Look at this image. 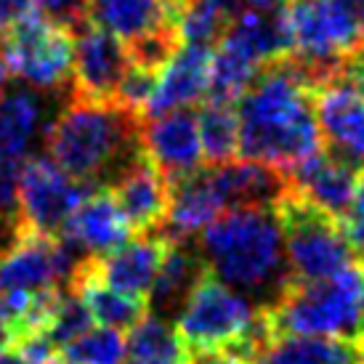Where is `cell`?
Wrapping results in <instances>:
<instances>
[{
    "mask_svg": "<svg viewBox=\"0 0 364 364\" xmlns=\"http://www.w3.org/2000/svg\"><path fill=\"white\" fill-rule=\"evenodd\" d=\"M314 99L316 88L293 56L263 67L253 88L237 104L240 154L282 173H293L322 154Z\"/></svg>",
    "mask_w": 364,
    "mask_h": 364,
    "instance_id": "6da1fadb",
    "label": "cell"
},
{
    "mask_svg": "<svg viewBox=\"0 0 364 364\" xmlns=\"http://www.w3.org/2000/svg\"><path fill=\"white\" fill-rule=\"evenodd\" d=\"M205 269L258 309H269L290 287L282 223L274 208L229 210L197 237Z\"/></svg>",
    "mask_w": 364,
    "mask_h": 364,
    "instance_id": "7a4b0ae2",
    "label": "cell"
},
{
    "mask_svg": "<svg viewBox=\"0 0 364 364\" xmlns=\"http://www.w3.org/2000/svg\"><path fill=\"white\" fill-rule=\"evenodd\" d=\"M141 117L114 102H88L70 96L48 120L43 144L64 173L96 189L109 186L141 154Z\"/></svg>",
    "mask_w": 364,
    "mask_h": 364,
    "instance_id": "3957f363",
    "label": "cell"
},
{
    "mask_svg": "<svg viewBox=\"0 0 364 364\" xmlns=\"http://www.w3.org/2000/svg\"><path fill=\"white\" fill-rule=\"evenodd\" d=\"M364 263H351L330 279L290 284L269 314L279 338H364Z\"/></svg>",
    "mask_w": 364,
    "mask_h": 364,
    "instance_id": "277c9868",
    "label": "cell"
},
{
    "mask_svg": "<svg viewBox=\"0 0 364 364\" xmlns=\"http://www.w3.org/2000/svg\"><path fill=\"white\" fill-rule=\"evenodd\" d=\"M274 210L282 223L290 284L322 282L356 263L343 223L322 213L293 186Z\"/></svg>",
    "mask_w": 364,
    "mask_h": 364,
    "instance_id": "5b68a950",
    "label": "cell"
},
{
    "mask_svg": "<svg viewBox=\"0 0 364 364\" xmlns=\"http://www.w3.org/2000/svg\"><path fill=\"white\" fill-rule=\"evenodd\" d=\"M72 30L43 11L30 14L0 38L6 72L35 93H64L67 85L72 88Z\"/></svg>",
    "mask_w": 364,
    "mask_h": 364,
    "instance_id": "8992f818",
    "label": "cell"
},
{
    "mask_svg": "<svg viewBox=\"0 0 364 364\" xmlns=\"http://www.w3.org/2000/svg\"><path fill=\"white\" fill-rule=\"evenodd\" d=\"M255 311L258 306L208 272L178 311L176 333L186 354L226 351L247 330Z\"/></svg>",
    "mask_w": 364,
    "mask_h": 364,
    "instance_id": "52a82bcc",
    "label": "cell"
},
{
    "mask_svg": "<svg viewBox=\"0 0 364 364\" xmlns=\"http://www.w3.org/2000/svg\"><path fill=\"white\" fill-rule=\"evenodd\" d=\"M93 192L96 186L72 178L53 160L35 154L19 173V226L24 232L59 237L72 213Z\"/></svg>",
    "mask_w": 364,
    "mask_h": 364,
    "instance_id": "ba28073f",
    "label": "cell"
},
{
    "mask_svg": "<svg viewBox=\"0 0 364 364\" xmlns=\"http://www.w3.org/2000/svg\"><path fill=\"white\" fill-rule=\"evenodd\" d=\"M82 261L85 258L75 253L61 237L21 229L16 242L0 255V298L70 290L72 277Z\"/></svg>",
    "mask_w": 364,
    "mask_h": 364,
    "instance_id": "9c48e42d",
    "label": "cell"
},
{
    "mask_svg": "<svg viewBox=\"0 0 364 364\" xmlns=\"http://www.w3.org/2000/svg\"><path fill=\"white\" fill-rule=\"evenodd\" d=\"M324 152L364 173V80L346 67L314 99Z\"/></svg>",
    "mask_w": 364,
    "mask_h": 364,
    "instance_id": "30bf717a",
    "label": "cell"
},
{
    "mask_svg": "<svg viewBox=\"0 0 364 364\" xmlns=\"http://www.w3.org/2000/svg\"><path fill=\"white\" fill-rule=\"evenodd\" d=\"M72 96L88 102H114L117 85L131 67L128 46L109 32L80 19L72 24Z\"/></svg>",
    "mask_w": 364,
    "mask_h": 364,
    "instance_id": "8fae6325",
    "label": "cell"
},
{
    "mask_svg": "<svg viewBox=\"0 0 364 364\" xmlns=\"http://www.w3.org/2000/svg\"><path fill=\"white\" fill-rule=\"evenodd\" d=\"M139 139H141V152L160 171L168 186L203 168L205 157L200 125L192 109L144 117Z\"/></svg>",
    "mask_w": 364,
    "mask_h": 364,
    "instance_id": "7c38bea8",
    "label": "cell"
},
{
    "mask_svg": "<svg viewBox=\"0 0 364 364\" xmlns=\"http://www.w3.org/2000/svg\"><path fill=\"white\" fill-rule=\"evenodd\" d=\"M107 189L114 194V203L120 205L133 234L144 237V234H160L165 229L171 208V186L144 152Z\"/></svg>",
    "mask_w": 364,
    "mask_h": 364,
    "instance_id": "4fadbf2b",
    "label": "cell"
},
{
    "mask_svg": "<svg viewBox=\"0 0 364 364\" xmlns=\"http://www.w3.org/2000/svg\"><path fill=\"white\" fill-rule=\"evenodd\" d=\"M131 223L122 215L120 205L114 203V194L104 186V189H96L72 213V218L61 229L59 237L80 258L96 261V258L114 253L120 245L131 240Z\"/></svg>",
    "mask_w": 364,
    "mask_h": 364,
    "instance_id": "5bb4252c",
    "label": "cell"
},
{
    "mask_svg": "<svg viewBox=\"0 0 364 364\" xmlns=\"http://www.w3.org/2000/svg\"><path fill=\"white\" fill-rule=\"evenodd\" d=\"M183 6L186 0H85L82 19L131 46L154 32L178 30Z\"/></svg>",
    "mask_w": 364,
    "mask_h": 364,
    "instance_id": "9a60e30c",
    "label": "cell"
},
{
    "mask_svg": "<svg viewBox=\"0 0 364 364\" xmlns=\"http://www.w3.org/2000/svg\"><path fill=\"white\" fill-rule=\"evenodd\" d=\"M226 213L229 208L215 183L213 168H200L192 176L171 183V208L162 237L171 242H192Z\"/></svg>",
    "mask_w": 364,
    "mask_h": 364,
    "instance_id": "2e32d148",
    "label": "cell"
},
{
    "mask_svg": "<svg viewBox=\"0 0 364 364\" xmlns=\"http://www.w3.org/2000/svg\"><path fill=\"white\" fill-rule=\"evenodd\" d=\"M168 247H171V240H165L162 234H144L120 245L114 253L88 263H91V272L104 284L149 304V293L157 282Z\"/></svg>",
    "mask_w": 364,
    "mask_h": 364,
    "instance_id": "e0dca14e",
    "label": "cell"
},
{
    "mask_svg": "<svg viewBox=\"0 0 364 364\" xmlns=\"http://www.w3.org/2000/svg\"><path fill=\"white\" fill-rule=\"evenodd\" d=\"M287 176H290V186L301 197H306L322 213L333 215L335 221L343 223V218L354 205L362 171L333 157L330 152H322Z\"/></svg>",
    "mask_w": 364,
    "mask_h": 364,
    "instance_id": "ac0fdd59",
    "label": "cell"
},
{
    "mask_svg": "<svg viewBox=\"0 0 364 364\" xmlns=\"http://www.w3.org/2000/svg\"><path fill=\"white\" fill-rule=\"evenodd\" d=\"M210 59L213 51L181 46L162 72L157 75L154 96L144 117H157L168 112L189 109L194 104L208 99V82H210Z\"/></svg>",
    "mask_w": 364,
    "mask_h": 364,
    "instance_id": "d6986e66",
    "label": "cell"
},
{
    "mask_svg": "<svg viewBox=\"0 0 364 364\" xmlns=\"http://www.w3.org/2000/svg\"><path fill=\"white\" fill-rule=\"evenodd\" d=\"M48 128L41 93L16 85L0 96V165L21 168L30 160L32 144Z\"/></svg>",
    "mask_w": 364,
    "mask_h": 364,
    "instance_id": "ffe728a7",
    "label": "cell"
},
{
    "mask_svg": "<svg viewBox=\"0 0 364 364\" xmlns=\"http://www.w3.org/2000/svg\"><path fill=\"white\" fill-rule=\"evenodd\" d=\"M210 168L229 210L277 208L279 200L290 192V176L263 162L232 160L226 165H210Z\"/></svg>",
    "mask_w": 364,
    "mask_h": 364,
    "instance_id": "44dd1931",
    "label": "cell"
},
{
    "mask_svg": "<svg viewBox=\"0 0 364 364\" xmlns=\"http://www.w3.org/2000/svg\"><path fill=\"white\" fill-rule=\"evenodd\" d=\"M205 274L208 269L192 242H171L160 274H157V282L149 293L152 316H160L165 322L171 316H178V311L189 301V295L194 293V287L200 284Z\"/></svg>",
    "mask_w": 364,
    "mask_h": 364,
    "instance_id": "7402d4cb",
    "label": "cell"
},
{
    "mask_svg": "<svg viewBox=\"0 0 364 364\" xmlns=\"http://www.w3.org/2000/svg\"><path fill=\"white\" fill-rule=\"evenodd\" d=\"M70 290L82 301V306L88 309L93 322H99L102 327H109V330H120V333L122 330H133L149 311L146 301L125 295L120 290L109 287V284H104L91 272L88 261H82L80 269L75 272Z\"/></svg>",
    "mask_w": 364,
    "mask_h": 364,
    "instance_id": "603a6c76",
    "label": "cell"
},
{
    "mask_svg": "<svg viewBox=\"0 0 364 364\" xmlns=\"http://www.w3.org/2000/svg\"><path fill=\"white\" fill-rule=\"evenodd\" d=\"M223 41L234 43L258 67H269L274 61L287 59V56H293V35H290L287 9L274 11V14H242L232 21Z\"/></svg>",
    "mask_w": 364,
    "mask_h": 364,
    "instance_id": "cb8c5ba5",
    "label": "cell"
},
{
    "mask_svg": "<svg viewBox=\"0 0 364 364\" xmlns=\"http://www.w3.org/2000/svg\"><path fill=\"white\" fill-rule=\"evenodd\" d=\"M263 67H258L234 43L221 41L210 59V82H208V102L237 107L245 93L253 88Z\"/></svg>",
    "mask_w": 364,
    "mask_h": 364,
    "instance_id": "d4e9b609",
    "label": "cell"
},
{
    "mask_svg": "<svg viewBox=\"0 0 364 364\" xmlns=\"http://www.w3.org/2000/svg\"><path fill=\"white\" fill-rule=\"evenodd\" d=\"M128 362H168V364H186L189 354L183 348L181 338L171 322L160 316H144L125 338Z\"/></svg>",
    "mask_w": 364,
    "mask_h": 364,
    "instance_id": "484cf974",
    "label": "cell"
},
{
    "mask_svg": "<svg viewBox=\"0 0 364 364\" xmlns=\"http://www.w3.org/2000/svg\"><path fill=\"white\" fill-rule=\"evenodd\" d=\"M203 157L208 165H226L240 154V117L237 107L205 102L197 112Z\"/></svg>",
    "mask_w": 364,
    "mask_h": 364,
    "instance_id": "4316f807",
    "label": "cell"
},
{
    "mask_svg": "<svg viewBox=\"0 0 364 364\" xmlns=\"http://www.w3.org/2000/svg\"><path fill=\"white\" fill-rule=\"evenodd\" d=\"M232 21V14L226 11L221 0H186L181 16H178L181 46L213 51V46H218L223 35L229 32Z\"/></svg>",
    "mask_w": 364,
    "mask_h": 364,
    "instance_id": "83f0119b",
    "label": "cell"
},
{
    "mask_svg": "<svg viewBox=\"0 0 364 364\" xmlns=\"http://www.w3.org/2000/svg\"><path fill=\"white\" fill-rule=\"evenodd\" d=\"M125 335L109 327H91L59 351V364H125Z\"/></svg>",
    "mask_w": 364,
    "mask_h": 364,
    "instance_id": "f1b7e54d",
    "label": "cell"
},
{
    "mask_svg": "<svg viewBox=\"0 0 364 364\" xmlns=\"http://www.w3.org/2000/svg\"><path fill=\"white\" fill-rule=\"evenodd\" d=\"M91 324H93L91 314L82 306L80 298L72 293V290H64L59 306H56V311H53L51 324H48V330H46V338L61 351V348L67 343H72L75 338H80L82 333H88Z\"/></svg>",
    "mask_w": 364,
    "mask_h": 364,
    "instance_id": "f546056e",
    "label": "cell"
},
{
    "mask_svg": "<svg viewBox=\"0 0 364 364\" xmlns=\"http://www.w3.org/2000/svg\"><path fill=\"white\" fill-rule=\"evenodd\" d=\"M154 85H157V75H154V72L131 64L128 72H125V77H122L120 85H117L114 104L144 120L146 107H149V102H152V96H154Z\"/></svg>",
    "mask_w": 364,
    "mask_h": 364,
    "instance_id": "4dcf8cb0",
    "label": "cell"
},
{
    "mask_svg": "<svg viewBox=\"0 0 364 364\" xmlns=\"http://www.w3.org/2000/svg\"><path fill=\"white\" fill-rule=\"evenodd\" d=\"M38 6L43 9L46 16L64 21L67 27L77 24L85 14V0H38Z\"/></svg>",
    "mask_w": 364,
    "mask_h": 364,
    "instance_id": "1f68e13d",
    "label": "cell"
},
{
    "mask_svg": "<svg viewBox=\"0 0 364 364\" xmlns=\"http://www.w3.org/2000/svg\"><path fill=\"white\" fill-rule=\"evenodd\" d=\"M35 6L38 0H0V38L35 14Z\"/></svg>",
    "mask_w": 364,
    "mask_h": 364,
    "instance_id": "d6a6232c",
    "label": "cell"
},
{
    "mask_svg": "<svg viewBox=\"0 0 364 364\" xmlns=\"http://www.w3.org/2000/svg\"><path fill=\"white\" fill-rule=\"evenodd\" d=\"M221 3L232 14V19L242 16V14H274V11H284L290 6V0H221Z\"/></svg>",
    "mask_w": 364,
    "mask_h": 364,
    "instance_id": "836d02e7",
    "label": "cell"
},
{
    "mask_svg": "<svg viewBox=\"0 0 364 364\" xmlns=\"http://www.w3.org/2000/svg\"><path fill=\"white\" fill-rule=\"evenodd\" d=\"M333 3L364 32V0H333Z\"/></svg>",
    "mask_w": 364,
    "mask_h": 364,
    "instance_id": "e575fe53",
    "label": "cell"
},
{
    "mask_svg": "<svg viewBox=\"0 0 364 364\" xmlns=\"http://www.w3.org/2000/svg\"><path fill=\"white\" fill-rule=\"evenodd\" d=\"M186 364H245V362L234 359L226 351H210V354H189V362Z\"/></svg>",
    "mask_w": 364,
    "mask_h": 364,
    "instance_id": "d590c367",
    "label": "cell"
},
{
    "mask_svg": "<svg viewBox=\"0 0 364 364\" xmlns=\"http://www.w3.org/2000/svg\"><path fill=\"white\" fill-rule=\"evenodd\" d=\"M19 343V333L16 327L0 316V351H14V346Z\"/></svg>",
    "mask_w": 364,
    "mask_h": 364,
    "instance_id": "8d00e7d4",
    "label": "cell"
},
{
    "mask_svg": "<svg viewBox=\"0 0 364 364\" xmlns=\"http://www.w3.org/2000/svg\"><path fill=\"white\" fill-rule=\"evenodd\" d=\"M19 223H11V221H0V255L9 250L11 245L16 242V237H19Z\"/></svg>",
    "mask_w": 364,
    "mask_h": 364,
    "instance_id": "74e56055",
    "label": "cell"
},
{
    "mask_svg": "<svg viewBox=\"0 0 364 364\" xmlns=\"http://www.w3.org/2000/svg\"><path fill=\"white\" fill-rule=\"evenodd\" d=\"M348 70L354 72L359 80H364V35L362 41H359V46H356V51L351 53V59H348Z\"/></svg>",
    "mask_w": 364,
    "mask_h": 364,
    "instance_id": "f35d334b",
    "label": "cell"
},
{
    "mask_svg": "<svg viewBox=\"0 0 364 364\" xmlns=\"http://www.w3.org/2000/svg\"><path fill=\"white\" fill-rule=\"evenodd\" d=\"M351 210H364V173H362V178H359V189H356V197H354Z\"/></svg>",
    "mask_w": 364,
    "mask_h": 364,
    "instance_id": "ab89813d",
    "label": "cell"
},
{
    "mask_svg": "<svg viewBox=\"0 0 364 364\" xmlns=\"http://www.w3.org/2000/svg\"><path fill=\"white\" fill-rule=\"evenodd\" d=\"M0 364H24L14 351H0Z\"/></svg>",
    "mask_w": 364,
    "mask_h": 364,
    "instance_id": "60d3db41",
    "label": "cell"
},
{
    "mask_svg": "<svg viewBox=\"0 0 364 364\" xmlns=\"http://www.w3.org/2000/svg\"><path fill=\"white\" fill-rule=\"evenodd\" d=\"M9 72H6V64H3V59H0V96L6 93V85H9Z\"/></svg>",
    "mask_w": 364,
    "mask_h": 364,
    "instance_id": "b9f144b4",
    "label": "cell"
},
{
    "mask_svg": "<svg viewBox=\"0 0 364 364\" xmlns=\"http://www.w3.org/2000/svg\"><path fill=\"white\" fill-rule=\"evenodd\" d=\"M128 364H168V362H128Z\"/></svg>",
    "mask_w": 364,
    "mask_h": 364,
    "instance_id": "7bdbcfd3",
    "label": "cell"
},
{
    "mask_svg": "<svg viewBox=\"0 0 364 364\" xmlns=\"http://www.w3.org/2000/svg\"><path fill=\"white\" fill-rule=\"evenodd\" d=\"M362 333H364V298H362Z\"/></svg>",
    "mask_w": 364,
    "mask_h": 364,
    "instance_id": "ee69618b",
    "label": "cell"
}]
</instances>
